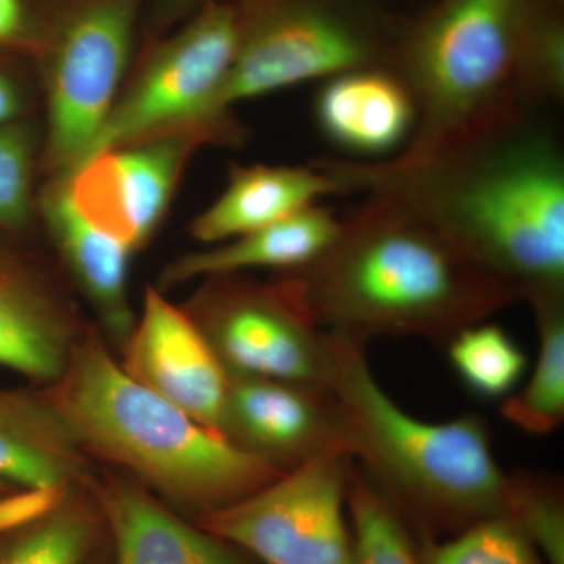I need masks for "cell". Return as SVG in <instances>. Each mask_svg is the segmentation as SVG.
I'll list each match as a JSON object with an SVG mask.
<instances>
[{"label":"cell","instance_id":"26","mask_svg":"<svg viewBox=\"0 0 564 564\" xmlns=\"http://www.w3.org/2000/svg\"><path fill=\"white\" fill-rule=\"evenodd\" d=\"M564 0H533L521 46V85L527 102L564 98Z\"/></svg>","mask_w":564,"mask_h":564},{"label":"cell","instance_id":"27","mask_svg":"<svg viewBox=\"0 0 564 564\" xmlns=\"http://www.w3.org/2000/svg\"><path fill=\"white\" fill-rule=\"evenodd\" d=\"M503 516L521 529L545 563L564 564V500L558 477L510 475Z\"/></svg>","mask_w":564,"mask_h":564},{"label":"cell","instance_id":"31","mask_svg":"<svg viewBox=\"0 0 564 564\" xmlns=\"http://www.w3.org/2000/svg\"><path fill=\"white\" fill-rule=\"evenodd\" d=\"M25 13L21 0H0V43H11L24 32Z\"/></svg>","mask_w":564,"mask_h":564},{"label":"cell","instance_id":"16","mask_svg":"<svg viewBox=\"0 0 564 564\" xmlns=\"http://www.w3.org/2000/svg\"><path fill=\"white\" fill-rule=\"evenodd\" d=\"M40 212L66 272L98 317L99 332L120 351L137 321L129 296L132 248L82 214L63 177H52L41 193Z\"/></svg>","mask_w":564,"mask_h":564},{"label":"cell","instance_id":"28","mask_svg":"<svg viewBox=\"0 0 564 564\" xmlns=\"http://www.w3.org/2000/svg\"><path fill=\"white\" fill-rule=\"evenodd\" d=\"M36 133L29 122L0 128V229L17 232L33 218Z\"/></svg>","mask_w":564,"mask_h":564},{"label":"cell","instance_id":"29","mask_svg":"<svg viewBox=\"0 0 564 564\" xmlns=\"http://www.w3.org/2000/svg\"><path fill=\"white\" fill-rule=\"evenodd\" d=\"M24 95L20 85L9 74L0 70V128L21 121Z\"/></svg>","mask_w":564,"mask_h":564},{"label":"cell","instance_id":"12","mask_svg":"<svg viewBox=\"0 0 564 564\" xmlns=\"http://www.w3.org/2000/svg\"><path fill=\"white\" fill-rule=\"evenodd\" d=\"M221 436L282 473L328 452H348L332 389L272 378L229 375Z\"/></svg>","mask_w":564,"mask_h":564},{"label":"cell","instance_id":"22","mask_svg":"<svg viewBox=\"0 0 564 564\" xmlns=\"http://www.w3.org/2000/svg\"><path fill=\"white\" fill-rule=\"evenodd\" d=\"M536 323V364L524 388L505 399L500 413L522 432L545 436L564 421V295L529 303Z\"/></svg>","mask_w":564,"mask_h":564},{"label":"cell","instance_id":"11","mask_svg":"<svg viewBox=\"0 0 564 564\" xmlns=\"http://www.w3.org/2000/svg\"><path fill=\"white\" fill-rule=\"evenodd\" d=\"M220 144L202 129H177L107 148L63 177L85 217L132 251L161 225L193 152Z\"/></svg>","mask_w":564,"mask_h":564},{"label":"cell","instance_id":"18","mask_svg":"<svg viewBox=\"0 0 564 564\" xmlns=\"http://www.w3.org/2000/svg\"><path fill=\"white\" fill-rule=\"evenodd\" d=\"M314 113L326 139L364 158L402 151L415 124L413 98L388 68L350 70L323 82Z\"/></svg>","mask_w":564,"mask_h":564},{"label":"cell","instance_id":"32","mask_svg":"<svg viewBox=\"0 0 564 564\" xmlns=\"http://www.w3.org/2000/svg\"><path fill=\"white\" fill-rule=\"evenodd\" d=\"M87 564H111L109 541H106V544L88 560Z\"/></svg>","mask_w":564,"mask_h":564},{"label":"cell","instance_id":"24","mask_svg":"<svg viewBox=\"0 0 564 564\" xmlns=\"http://www.w3.org/2000/svg\"><path fill=\"white\" fill-rule=\"evenodd\" d=\"M445 347L463 383L485 399L508 395L524 377L525 352L499 325L477 323Z\"/></svg>","mask_w":564,"mask_h":564},{"label":"cell","instance_id":"3","mask_svg":"<svg viewBox=\"0 0 564 564\" xmlns=\"http://www.w3.org/2000/svg\"><path fill=\"white\" fill-rule=\"evenodd\" d=\"M41 391L91 459L192 521L285 474L132 380L95 326L74 347L61 377Z\"/></svg>","mask_w":564,"mask_h":564},{"label":"cell","instance_id":"33","mask_svg":"<svg viewBox=\"0 0 564 564\" xmlns=\"http://www.w3.org/2000/svg\"><path fill=\"white\" fill-rule=\"evenodd\" d=\"M14 489H20V488H17V486L10 485L9 481L0 480V499H3V497L9 496V494L13 492Z\"/></svg>","mask_w":564,"mask_h":564},{"label":"cell","instance_id":"21","mask_svg":"<svg viewBox=\"0 0 564 564\" xmlns=\"http://www.w3.org/2000/svg\"><path fill=\"white\" fill-rule=\"evenodd\" d=\"M106 541L98 503L80 485L46 513L0 532V564H87Z\"/></svg>","mask_w":564,"mask_h":564},{"label":"cell","instance_id":"7","mask_svg":"<svg viewBox=\"0 0 564 564\" xmlns=\"http://www.w3.org/2000/svg\"><path fill=\"white\" fill-rule=\"evenodd\" d=\"M239 39L236 3L210 0L193 13L180 31L151 51L120 91L90 158L177 129H202L223 147L242 143L243 126L221 104Z\"/></svg>","mask_w":564,"mask_h":564},{"label":"cell","instance_id":"15","mask_svg":"<svg viewBox=\"0 0 564 564\" xmlns=\"http://www.w3.org/2000/svg\"><path fill=\"white\" fill-rule=\"evenodd\" d=\"M87 485L101 511L111 564H261L117 470L93 474Z\"/></svg>","mask_w":564,"mask_h":564},{"label":"cell","instance_id":"2","mask_svg":"<svg viewBox=\"0 0 564 564\" xmlns=\"http://www.w3.org/2000/svg\"><path fill=\"white\" fill-rule=\"evenodd\" d=\"M325 332L369 343L414 336L447 345L499 311L522 303L421 218L377 196L347 220L325 251L276 278Z\"/></svg>","mask_w":564,"mask_h":564},{"label":"cell","instance_id":"10","mask_svg":"<svg viewBox=\"0 0 564 564\" xmlns=\"http://www.w3.org/2000/svg\"><path fill=\"white\" fill-rule=\"evenodd\" d=\"M352 458L333 451L196 524L261 564H358L347 511Z\"/></svg>","mask_w":564,"mask_h":564},{"label":"cell","instance_id":"23","mask_svg":"<svg viewBox=\"0 0 564 564\" xmlns=\"http://www.w3.org/2000/svg\"><path fill=\"white\" fill-rule=\"evenodd\" d=\"M347 511L358 564H421L417 534L355 462Z\"/></svg>","mask_w":564,"mask_h":564},{"label":"cell","instance_id":"13","mask_svg":"<svg viewBox=\"0 0 564 564\" xmlns=\"http://www.w3.org/2000/svg\"><path fill=\"white\" fill-rule=\"evenodd\" d=\"M132 380L221 434L229 375L184 307L148 288L143 307L120 348Z\"/></svg>","mask_w":564,"mask_h":564},{"label":"cell","instance_id":"19","mask_svg":"<svg viewBox=\"0 0 564 564\" xmlns=\"http://www.w3.org/2000/svg\"><path fill=\"white\" fill-rule=\"evenodd\" d=\"M343 195L321 166L232 165L221 195L192 223L198 242L217 245L292 217L322 198Z\"/></svg>","mask_w":564,"mask_h":564},{"label":"cell","instance_id":"9","mask_svg":"<svg viewBox=\"0 0 564 564\" xmlns=\"http://www.w3.org/2000/svg\"><path fill=\"white\" fill-rule=\"evenodd\" d=\"M228 375L329 389L328 333L274 280L204 278L182 304Z\"/></svg>","mask_w":564,"mask_h":564},{"label":"cell","instance_id":"30","mask_svg":"<svg viewBox=\"0 0 564 564\" xmlns=\"http://www.w3.org/2000/svg\"><path fill=\"white\" fill-rule=\"evenodd\" d=\"M210 0H155L154 25L158 31L172 28L174 22L196 13Z\"/></svg>","mask_w":564,"mask_h":564},{"label":"cell","instance_id":"14","mask_svg":"<svg viewBox=\"0 0 564 564\" xmlns=\"http://www.w3.org/2000/svg\"><path fill=\"white\" fill-rule=\"evenodd\" d=\"M87 329L52 274L0 243V367L50 386Z\"/></svg>","mask_w":564,"mask_h":564},{"label":"cell","instance_id":"5","mask_svg":"<svg viewBox=\"0 0 564 564\" xmlns=\"http://www.w3.org/2000/svg\"><path fill=\"white\" fill-rule=\"evenodd\" d=\"M533 0H437L399 25L388 69L415 107L414 131L391 155L417 161L533 107L521 46Z\"/></svg>","mask_w":564,"mask_h":564},{"label":"cell","instance_id":"25","mask_svg":"<svg viewBox=\"0 0 564 564\" xmlns=\"http://www.w3.org/2000/svg\"><path fill=\"white\" fill-rule=\"evenodd\" d=\"M421 564H547L507 516H492L440 538H419Z\"/></svg>","mask_w":564,"mask_h":564},{"label":"cell","instance_id":"4","mask_svg":"<svg viewBox=\"0 0 564 564\" xmlns=\"http://www.w3.org/2000/svg\"><path fill=\"white\" fill-rule=\"evenodd\" d=\"M326 333L348 452L415 534L437 538L503 516L510 475L485 419L467 413L436 423L408 414L375 378L367 344Z\"/></svg>","mask_w":564,"mask_h":564},{"label":"cell","instance_id":"20","mask_svg":"<svg viewBox=\"0 0 564 564\" xmlns=\"http://www.w3.org/2000/svg\"><path fill=\"white\" fill-rule=\"evenodd\" d=\"M343 220L329 207L314 204L273 223L170 262L159 278L161 291L218 274L274 270L278 274L303 269L322 254L340 231Z\"/></svg>","mask_w":564,"mask_h":564},{"label":"cell","instance_id":"8","mask_svg":"<svg viewBox=\"0 0 564 564\" xmlns=\"http://www.w3.org/2000/svg\"><path fill=\"white\" fill-rule=\"evenodd\" d=\"M139 0H76L58 18L44 55V162L66 177L90 158L118 96Z\"/></svg>","mask_w":564,"mask_h":564},{"label":"cell","instance_id":"6","mask_svg":"<svg viewBox=\"0 0 564 564\" xmlns=\"http://www.w3.org/2000/svg\"><path fill=\"white\" fill-rule=\"evenodd\" d=\"M240 39L221 104L329 80L364 68H388L399 25L362 0H240Z\"/></svg>","mask_w":564,"mask_h":564},{"label":"cell","instance_id":"1","mask_svg":"<svg viewBox=\"0 0 564 564\" xmlns=\"http://www.w3.org/2000/svg\"><path fill=\"white\" fill-rule=\"evenodd\" d=\"M343 195L377 196L447 237L522 302L564 295V158L533 109L417 161L325 155Z\"/></svg>","mask_w":564,"mask_h":564},{"label":"cell","instance_id":"17","mask_svg":"<svg viewBox=\"0 0 564 564\" xmlns=\"http://www.w3.org/2000/svg\"><path fill=\"white\" fill-rule=\"evenodd\" d=\"M91 458L43 391L0 386V480L69 489L93 477Z\"/></svg>","mask_w":564,"mask_h":564}]
</instances>
